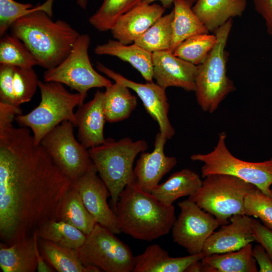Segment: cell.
I'll return each instance as SVG.
<instances>
[{"label": "cell", "mask_w": 272, "mask_h": 272, "mask_svg": "<svg viewBox=\"0 0 272 272\" xmlns=\"http://www.w3.org/2000/svg\"><path fill=\"white\" fill-rule=\"evenodd\" d=\"M72 180L54 163L29 128L0 127V238L11 245L55 220Z\"/></svg>", "instance_id": "cell-1"}, {"label": "cell", "mask_w": 272, "mask_h": 272, "mask_svg": "<svg viewBox=\"0 0 272 272\" xmlns=\"http://www.w3.org/2000/svg\"><path fill=\"white\" fill-rule=\"evenodd\" d=\"M46 69L57 66L69 55L80 34L65 21H53L43 10H37L16 20L10 27Z\"/></svg>", "instance_id": "cell-2"}, {"label": "cell", "mask_w": 272, "mask_h": 272, "mask_svg": "<svg viewBox=\"0 0 272 272\" xmlns=\"http://www.w3.org/2000/svg\"><path fill=\"white\" fill-rule=\"evenodd\" d=\"M114 212L121 233L146 241L168 234L176 219L173 205L142 190L135 179L121 192Z\"/></svg>", "instance_id": "cell-3"}, {"label": "cell", "mask_w": 272, "mask_h": 272, "mask_svg": "<svg viewBox=\"0 0 272 272\" xmlns=\"http://www.w3.org/2000/svg\"><path fill=\"white\" fill-rule=\"evenodd\" d=\"M148 148L144 140L133 141L129 137L105 142L88 149L99 176L107 187L114 211L121 192L135 179L133 164L137 156Z\"/></svg>", "instance_id": "cell-4"}, {"label": "cell", "mask_w": 272, "mask_h": 272, "mask_svg": "<svg viewBox=\"0 0 272 272\" xmlns=\"http://www.w3.org/2000/svg\"><path fill=\"white\" fill-rule=\"evenodd\" d=\"M41 93L39 104L26 114H18L15 117L22 127L30 128L36 145L40 144L43 138L62 121L68 120L77 126L74 109L84 103L79 93L69 92L62 84L39 81Z\"/></svg>", "instance_id": "cell-5"}, {"label": "cell", "mask_w": 272, "mask_h": 272, "mask_svg": "<svg viewBox=\"0 0 272 272\" xmlns=\"http://www.w3.org/2000/svg\"><path fill=\"white\" fill-rule=\"evenodd\" d=\"M232 19L217 29L214 34L217 41L205 61L197 65L194 91L196 101L205 112L213 113L235 87L227 75L226 51L232 26Z\"/></svg>", "instance_id": "cell-6"}, {"label": "cell", "mask_w": 272, "mask_h": 272, "mask_svg": "<svg viewBox=\"0 0 272 272\" xmlns=\"http://www.w3.org/2000/svg\"><path fill=\"white\" fill-rule=\"evenodd\" d=\"M256 187L234 176L212 174L204 178L201 186L188 199L213 215L222 226L234 215H245L244 198Z\"/></svg>", "instance_id": "cell-7"}, {"label": "cell", "mask_w": 272, "mask_h": 272, "mask_svg": "<svg viewBox=\"0 0 272 272\" xmlns=\"http://www.w3.org/2000/svg\"><path fill=\"white\" fill-rule=\"evenodd\" d=\"M226 137L225 132H220L213 151L190 156L192 161L203 163L201 168L202 178L217 174L234 176L255 185L263 193L272 196V157L258 162L239 159L228 150Z\"/></svg>", "instance_id": "cell-8"}, {"label": "cell", "mask_w": 272, "mask_h": 272, "mask_svg": "<svg viewBox=\"0 0 272 272\" xmlns=\"http://www.w3.org/2000/svg\"><path fill=\"white\" fill-rule=\"evenodd\" d=\"M90 43L88 34H80L66 57L56 67L45 71L44 81L67 86L79 93L84 101L90 89L111 85L110 80L93 68L88 53Z\"/></svg>", "instance_id": "cell-9"}, {"label": "cell", "mask_w": 272, "mask_h": 272, "mask_svg": "<svg viewBox=\"0 0 272 272\" xmlns=\"http://www.w3.org/2000/svg\"><path fill=\"white\" fill-rule=\"evenodd\" d=\"M115 235L97 223L77 250L83 264L106 272H133L135 256L130 247Z\"/></svg>", "instance_id": "cell-10"}, {"label": "cell", "mask_w": 272, "mask_h": 272, "mask_svg": "<svg viewBox=\"0 0 272 272\" xmlns=\"http://www.w3.org/2000/svg\"><path fill=\"white\" fill-rule=\"evenodd\" d=\"M74 126L70 121H62L46 134L40 144L72 182L93 164L88 149L75 138Z\"/></svg>", "instance_id": "cell-11"}, {"label": "cell", "mask_w": 272, "mask_h": 272, "mask_svg": "<svg viewBox=\"0 0 272 272\" xmlns=\"http://www.w3.org/2000/svg\"><path fill=\"white\" fill-rule=\"evenodd\" d=\"M178 206L180 212L171 229L173 241L189 254L199 253L220 224L213 215L189 199L179 202Z\"/></svg>", "instance_id": "cell-12"}, {"label": "cell", "mask_w": 272, "mask_h": 272, "mask_svg": "<svg viewBox=\"0 0 272 272\" xmlns=\"http://www.w3.org/2000/svg\"><path fill=\"white\" fill-rule=\"evenodd\" d=\"M96 68L115 82L120 83L135 92L143 102L147 113L157 121L160 132L167 140L175 134V130L168 117L169 104L165 89L153 81L146 83L130 80L98 62Z\"/></svg>", "instance_id": "cell-13"}, {"label": "cell", "mask_w": 272, "mask_h": 272, "mask_svg": "<svg viewBox=\"0 0 272 272\" xmlns=\"http://www.w3.org/2000/svg\"><path fill=\"white\" fill-rule=\"evenodd\" d=\"M93 164L72 185L78 191L89 213L96 222L115 234L121 233L116 215L107 203L110 192Z\"/></svg>", "instance_id": "cell-14"}, {"label": "cell", "mask_w": 272, "mask_h": 272, "mask_svg": "<svg viewBox=\"0 0 272 272\" xmlns=\"http://www.w3.org/2000/svg\"><path fill=\"white\" fill-rule=\"evenodd\" d=\"M153 79L166 89L179 87L194 92L198 66L175 55L170 50L152 53Z\"/></svg>", "instance_id": "cell-15"}, {"label": "cell", "mask_w": 272, "mask_h": 272, "mask_svg": "<svg viewBox=\"0 0 272 272\" xmlns=\"http://www.w3.org/2000/svg\"><path fill=\"white\" fill-rule=\"evenodd\" d=\"M168 140L160 131L155 138L154 149L151 152L141 153L133 169L135 181L144 191L151 193L159 185L162 177L177 164L175 157L167 156L164 146Z\"/></svg>", "instance_id": "cell-16"}, {"label": "cell", "mask_w": 272, "mask_h": 272, "mask_svg": "<svg viewBox=\"0 0 272 272\" xmlns=\"http://www.w3.org/2000/svg\"><path fill=\"white\" fill-rule=\"evenodd\" d=\"M222 226L206 241L202 251L205 256L238 250L255 241L251 218L247 215H234L228 225Z\"/></svg>", "instance_id": "cell-17"}, {"label": "cell", "mask_w": 272, "mask_h": 272, "mask_svg": "<svg viewBox=\"0 0 272 272\" xmlns=\"http://www.w3.org/2000/svg\"><path fill=\"white\" fill-rule=\"evenodd\" d=\"M162 5L141 2L122 15L110 30L113 38L130 44L154 24L165 11Z\"/></svg>", "instance_id": "cell-18"}, {"label": "cell", "mask_w": 272, "mask_h": 272, "mask_svg": "<svg viewBox=\"0 0 272 272\" xmlns=\"http://www.w3.org/2000/svg\"><path fill=\"white\" fill-rule=\"evenodd\" d=\"M103 100L104 92L97 90L93 98L78 106L75 112L78 140L88 149L99 146L106 140Z\"/></svg>", "instance_id": "cell-19"}, {"label": "cell", "mask_w": 272, "mask_h": 272, "mask_svg": "<svg viewBox=\"0 0 272 272\" xmlns=\"http://www.w3.org/2000/svg\"><path fill=\"white\" fill-rule=\"evenodd\" d=\"M205 256L201 251L186 256L173 257L160 246L154 244L134 257L133 272H184L191 263L200 260Z\"/></svg>", "instance_id": "cell-20"}, {"label": "cell", "mask_w": 272, "mask_h": 272, "mask_svg": "<svg viewBox=\"0 0 272 272\" xmlns=\"http://www.w3.org/2000/svg\"><path fill=\"white\" fill-rule=\"evenodd\" d=\"M36 232L11 245L0 244V267L3 272H35L37 269Z\"/></svg>", "instance_id": "cell-21"}, {"label": "cell", "mask_w": 272, "mask_h": 272, "mask_svg": "<svg viewBox=\"0 0 272 272\" xmlns=\"http://www.w3.org/2000/svg\"><path fill=\"white\" fill-rule=\"evenodd\" d=\"M246 5V0H197L192 9L208 31L214 32L229 20L241 16Z\"/></svg>", "instance_id": "cell-22"}, {"label": "cell", "mask_w": 272, "mask_h": 272, "mask_svg": "<svg viewBox=\"0 0 272 272\" xmlns=\"http://www.w3.org/2000/svg\"><path fill=\"white\" fill-rule=\"evenodd\" d=\"M94 52L99 55L115 56L127 62L147 82L153 81V53L134 43L124 44L118 40L110 39L105 43L97 45L94 48Z\"/></svg>", "instance_id": "cell-23"}, {"label": "cell", "mask_w": 272, "mask_h": 272, "mask_svg": "<svg viewBox=\"0 0 272 272\" xmlns=\"http://www.w3.org/2000/svg\"><path fill=\"white\" fill-rule=\"evenodd\" d=\"M199 175L188 168L172 174L163 183L151 192L159 201L166 206L173 205L177 199L190 196L201 186Z\"/></svg>", "instance_id": "cell-24"}, {"label": "cell", "mask_w": 272, "mask_h": 272, "mask_svg": "<svg viewBox=\"0 0 272 272\" xmlns=\"http://www.w3.org/2000/svg\"><path fill=\"white\" fill-rule=\"evenodd\" d=\"M55 220L73 225L86 235L97 223L86 208L78 191L72 185L57 206Z\"/></svg>", "instance_id": "cell-25"}, {"label": "cell", "mask_w": 272, "mask_h": 272, "mask_svg": "<svg viewBox=\"0 0 272 272\" xmlns=\"http://www.w3.org/2000/svg\"><path fill=\"white\" fill-rule=\"evenodd\" d=\"M41 253L46 262L58 272H99L93 266H85L80 259L77 250L38 238Z\"/></svg>", "instance_id": "cell-26"}, {"label": "cell", "mask_w": 272, "mask_h": 272, "mask_svg": "<svg viewBox=\"0 0 272 272\" xmlns=\"http://www.w3.org/2000/svg\"><path fill=\"white\" fill-rule=\"evenodd\" d=\"M173 5L172 37L170 49L172 52L187 38L210 32L188 3L183 0H176Z\"/></svg>", "instance_id": "cell-27"}, {"label": "cell", "mask_w": 272, "mask_h": 272, "mask_svg": "<svg viewBox=\"0 0 272 272\" xmlns=\"http://www.w3.org/2000/svg\"><path fill=\"white\" fill-rule=\"evenodd\" d=\"M105 88L103 109L106 120L113 123L129 117L137 105V98L130 89L116 82Z\"/></svg>", "instance_id": "cell-28"}, {"label": "cell", "mask_w": 272, "mask_h": 272, "mask_svg": "<svg viewBox=\"0 0 272 272\" xmlns=\"http://www.w3.org/2000/svg\"><path fill=\"white\" fill-rule=\"evenodd\" d=\"M252 248L250 243L238 250L205 256L201 262L212 267L214 272H257Z\"/></svg>", "instance_id": "cell-29"}, {"label": "cell", "mask_w": 272, "mask_h": 272, "mask_svg": "<svg viewBox=\"0 0 272 272\" xmlns=\"http://www.w3.org/2000/svg\"><path fill=\"white\" fill-rule=\"evenodd\" d=\"M35 232L39 238L76 250L83 245L87 236L73 225L55 219L46 222Z\"/></svg>", "instance_id": "cell-30"}, {"label": "cell", "mask_w": 272, "mask_h": 272, "mask_svg": "<svg viewBox=\"0 0 272 272\" xmlns=\"http://www.w3.org/2000/svg\"><path fill=\"white\" fill-rule=\"evenodd\" d=\"M173 17V9L161 17L134 43L152 53L170 50Z\"/></svg>", "instance_id": "cell-31"}, {"label": "cell", "mask_w": 272, "mask_h": 272, "mask_svg": "<svg viewBox=\"0 0 272 272\" xmlns=\"http://www.w3.org/2000/svg\"><path fill=\"white\" fill-rule=\"evenodd\" d=\"M142 0H103L97 11L91 16L89 23L100 32L109 31L117 20Z\"/></svg>", "instance_id": "cell-32"}, {"label": "cell", "mask_w": 272, "mask_h": 272, "mask_svg": "<svg viewBox=\"0 0 272 272\" xmlns=\"http://www.w3.org/2000/svg\"><path fill=\"white\" fill-rule=\"evenodd\" d=\"M216 41L215 34L194 35L182 41L173 53L186 61L198 65L205 61Z\"/></svg>", "instance_id": "cell-33"}, {"label": "cell", "mask_w": 272, "mask_h": 272, "mask_svg": "<svg viewBox=\"0 0 272 272\" xmlns=\"http://www.w3.org/2000/svg\"><path fill=\"white\" fill-rule=\"evenodd\" d=\"M0 64L29 68L38 65V63L19 38L7 35L0 40Z\"/></svg>", "instance_id": "cell-34"}, {"label": "cell", "mask_w": 272, "mask_h": 272, "mask_svg": "<svg viewBox=\"0 0 272 272\" xmlns=\"http://www.w3.org/2000/svg\"><path fill=\"white\" fill-rule=\"evenodd\" d=\"M55 0H46L42 5L34 7L14 0H0V36H3L18 19L37 10H43L52 17V6Z\"/></svg>", "instance_id": "cell-35"}, {"label": "cell", "mask_w": 272, "mask_h": 272, "mask_svg": "<svg viewBox=\"0 0 272 272\" xmlns=\"http://www.w3.org/2000/svg\"><path fill=\"white\" fill-rule=\"evenodd\" d=\"M39 81L33 67H15L13 91L16 106L31 100L38 87Z\"/></svg>", "instance_id": "cell-36"}, {"label": "cell", "mask_w": 272, "mask_h": 272, "mask_svg": "<svg viewBox=\"0 0 272 272\" xmlns=\"http://www.w3.org/2000/svg\"><path fill=\"white\" fill-rule=\"evenodd\" d=\"M244 209L245 215L259 218L272 231V196L256 187L245 196Z\"/></svg>", "instance_id": "cell-37"}, {"label": "cell", "mask_w": 272, "mask_h": 272, "mask_svg": "<svg viewBox=\"0 0 272 272\" xmlns=\"http://www.w3.org/2000/svg\"><path fill=\"white\" fill-rule=\"evenodd\" d=\"M15 67L11 65L0 64V102L16 106L13 91Z\"/></svg>", "instance_id": "cell-38"}, {"label": "cell", "mask_w": 272, "mask_h": 272, "mask_svg": "<svg viewBox=\"0 0 272 272\" xmlns=\"http://www.w3.org/2000/svg\"><path fill=\"white\" fill-rule=\"evenodd\" d=\"M251 225L255 241L264 247L272 261V231L253 218Z\"/></svg>", "instance_id": "cell-39"}, {"label": "cell", "mask_w": 272, "mask_h": 272, "mask_svg": "<svg viewBox=\"0 0 272 272\" xmlns=\"http://www.w3.org/2000/svg\"><path fill=\"white\" fill-rule=\"evenodd\" d=\"M255 11L263 19L267 33L272 36V0H253Z\"/></svg>", "instance_id": "cell-40"}, {"label": "cell", "mask_w": 272, "mask_h": 272, "mask_svg": "<svg viewBox=\"0 0 272 272\" xmlns=\"http://www.w3.org/2000/svg\"><path fill=\"white\" fill-rule=\"evenodd\" d=\"M252 256L257 262L259 272H272V261L264 247L259 244L252 248Z\"/></svg>", "instance_id": "cell-41"}, {"label": "cell", "mask_w": 272, "mask_h": 272, "mask_svg": "<svg viewBox=\"0 0 272 272\" xmlns=\"http://www.w3.org/2000/svg\"><path fill=\"white\" fill-rule=\"evenodd\" d=\"M21 114L20 106L0 102V126L12 124L16 116Z\"/></svg>", "instance_id": "cell-42"}, {"label": "cell", "mask_w": 272, "mask_h": 272, "mask_svg": "<svg viewBox=\"0 0 272 272\" xmlns=\"http://www.w3.org/2000/svg\"><path fill=\"white\" fill-rule=\"evenodd\" d=\"M36 255L37 261V269L38 272H54L55 270L45 260L40 252L38 242L36 246Z\"/></svg>", "instance_id": "cell-43"}, {"label": "cell", "mask_w": 272, "mask_h": 272, "mask_svg": "<svg viewBox=\"0 0 272 272\" xmlns=\"http://www.w3.org/2000/svg\"><path fill=\"white\" fill-rule=\"evenodd\" d=\"M176 0H142V2L146 3L148 4L154 3L156 2H159L161 3V5L163 6L165 9L169 8L173 5L174 2ZM192 7L193 5L196 2L197 0H183Z\"/></svg>", "instance_id": "cell-44"}, {"label": "cell", "mask_w": 272, "mask_h": 272, "mask_svg": "<svg viewBox=\"0 0 272 272\" xmlns=\"http://www.w3.org/2000/svg\"><path fill=\"white\" fill-rule=\"evenodd\" d=\"M184 272H203V265L201 260L191 263L186 268Z\"/></svg>", "instance_id": "cell-45"}, {"label": "cell", "mask_w": 272, "mask_h": 272, "mask_svg": "<svg viewBox=\"0 0 272 272\" xmlns=\"http://www.w3.org/2000/svg\"><path fill=\"white\" fill-rule=\"evenodd\" d=\"M88 0H77L79 6L83 9H85L87 6Z\"/></svg>", "instance_id": "cell-46"}, {"label": "cell", "mask_w": 272, "mask_h": 272, "mask_svg": "<svg viewBox=\"0 0 272 272\" xmlns=\"http://www.w3.org/2000/svg\"><path fill=\"white\" fill-rule=\"evenodd\" d=\"M271 192H272V187H271Z\"/></svg>", "instance_id": "cell-47"}]
</instances>
